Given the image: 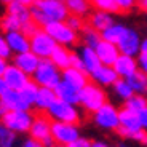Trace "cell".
I'll list each match as a JSON object with an SVG mask.
<instances>
[{"label": "cell", "instance_id": "5bb4252c", "mask_svg": "<svg viewBox=\"0 0 147 147\" xmlns=\"http://www.w3.org/2000/svg\"><path fill=\"white\" fill-rule=\"evenodd\" d=\"M5 38L8 42V47L13 51V55L30 51V37L22 30H11L5 34Z\"/></svg>", "mask_w": 147, "mask_h": 147}, {"label": "cell", "instance_id": "6da1fadb", "mask_svg": "<svg viewBox=\"0 0 147 147\" xmlns=\"http://www.w3.org/2000/svg\"><path fill=\"white\" fill-rule=\"evenodd\" d=\"M32 19L38 27H47L51 22L66 21L69 16L64 0H35L30 5Z\"/></svg>", "mask_w": 147, "mask_h": 147}, {"label": "cell", "instance_id": "e0dca14e", "mask_svg": "<svg viewBox=\"0 0 147 147\" xmlns=\"http://www.w3.org/2000/svg\"><path fill=\"white\" fill-rule=\"evenodd\" d=\"M112 67L115 69V72L118 74L120 78H129L139 70L136 56H129V55H120Z\"/></svg>", "mask_w": 147, "mask_h": 147}, {"label": "cell", "instance_id": "ab89813d", "mask_svg": "<svg viewBox=\"0 0 147 147\" xmlns=\"http://www.w3.org/2000/svg\"><path fill=\"white\" fill-rule=\"evenodd\" d=\"M67 147H93V141L88 139V138L80 136L77 141H74L72 144H69Z\"/></svg>", "mask_w": 147, "mask_h": 147}, {"label": "cell", "instance_id": "d590c367", "mask_svg": "<svg viewBox=\"0 0 147 147\" xmlns=\"http://www.w3.org/2000/svg\"><path fill=\"white\" fill-rule=\"evenodd\" d=\"M66 22L69 24L70 27H72L75 32L80 34L82 30L85 29V26H86V19L85 18H80V16H74V15H69L66 19Z\"/></svg>", "mask_w": 147, "mask_h": 147}, {"label": "cell", "instance_id": "f546056e", "mask_svg": "<svg viewBox=\"0 0 147 147\" xmlns=\"http://www.w3.org/2000/svg\"><path fill=\"white\" fill-rule=\"evenodd\" d=\"M125 29H126V26L123 24V22L115 21L114 24H110V26L107 27L106 30H102V32H101V35H102V40L112 42V43H117L118 38L121 37V34L125 32Z\"/></svg>", "mask_w": 147, "mask_h": 147}, {"label": "cell", "instance_id": "7bdbcfd3", "mask_svg": "<svg viewBox=\"0 0 147 147\" xmlns=\"http://www.w3.org/2000/svg\"><path fill=\"white\" fill-rule=\"evenodd\" d=\"M70 67H75V69L85 70L83 61H82V58H80V55H78V53H72V66H70Z\"/></svg>", "mask_w": 147, "mask_h": 147}, {"label": "cell", "instance_id": "7c38bea8", "mask_svg": "<svg viewBox=\"0 0 147 147\" xmlns=\"http://www.w3.org/2000/svg\"><path fill=\"white\" fill-rule=\"evenodd\" d=\"M139 129H142V126H141L138 112H133V110L126 109V107H121L120 109V126L117 129L118 136L131 139V136L134 133H138Z\"/></svg>", "mask_w": 147, "mask_h": 147}, {"label": "cell", "instance_id": "30bf717a", "mask_svg": "<svg viewBox=\"0 0 147 147\" xmlns=\"http://www.w3.org/2000/svg\"><path fill=\"white\" fill-rule=\"evenodd\" d=\"M82 136L80 126L72 123H63V121H53L51 123V138L59 146H69L74 141Z\"/></svg>", "mask_w": 147, "mask_h": 147}, {"label": "cell", "instance_id": "d6a6232c", "mask_svg": "<svg viewBox=\"0 0 147 147\" xmlns=\"http://www.w3.org/2000/svg\"><path fill=\"white\" fill-rule=\"evenodd\" d=\"M18 134L8 129L3 123H0V147H15Z\"/></svg>", "mask_w": 147, "mask_h": 147}, {"label": "cell", "instance_id": "ac0fdd59", "mask_svg": "<svg viewBox=\"0 0 147 147\" xmlns=\"http://www.w3.org/2000/svg\"><path fill=\"white\" fill-rule=\"evenodd\" d=\"M0 101L3 102V106L7 110H34L32 106L22 98L21 91H18V90L10 88L2 98H0Z\"/></svg>", "mask_w": 147, "mask_h": 147}, {"label": "cell", "instance_id": "6f0895ef", "mask_svg": "<svg viewBox=\"0 0 147 147\" xmlns=\"http://www.w3.org/2000/svg\"><path fill=\"white\" fill-rule=\"evenodd\" d=\"M146 15H147V11H146Z\"/></svg>", "mask_w": 147, "mask_h": 147}, {"label": "cell", "instance_id": "ee69618b", "mask_svg": "<svg viewBox=\"0 0 147 147\" xmlns=\"http://www.w3.org/2000/svg\"><path fill=\"white\" fill-rule=\"evenodd\" d=\"M37 29H38V26H37V24H35V22H34V21H30V22H27V24H26V26H24V27H22V32H24V34H27V35H34V34H35L37 32Z\"/></svg>", "mask_w": 147, "mask_h": 147}, {"label": "cell", "instance_id": "1f68e13d", "mask_svg": "<svg viewBox=\"0 0 147 147\" xmlns=\"http://www.w3.org/2000/svg\"><path fill=\"white\" fill-rule=\"evenodd\" d=\"M123 107L133 110V112H139V110H142V109H146V107H147V96L133 94L128 101L123 102Z\"/></svg>", "mask_w": 147, "mask_h": 147}, {"label": "cell", "instance_id": "680465c9", "mask_svg": "<svg viewBox=\"0 0 147 147\" xmlns=\"http://www.w3.org/2000/svg\"><path fill=\"white\" fill-rule=\"evenodd\" d=\"M118 147H120V146H118Z\"/></svg>", "mask_w": 147, "mask_h": 147}, {"label": "cell", "instance_id": "603a6c76", "mask_svg": "<svg viewBox=\"0 0 147 147\" xmlns=\"http://www.w3.org/2000/svg\"><path fill=\"white\" fill-rule=\"evenodd\" d=\"M78 55H80L82 61H83L85 72L88 74V75H91L98 67L102 66V63L99 61V56H98V53H96L94 48H90V47L82 45L80 50H78Z\"/></svg>", "mask_w": 147, "mask_h": 147}, {"label": "cell", "instance_id": "ffe728a7", "mask_svg": "<svg viewBox=\"0 0 147 147\" xmlns=\"http://www.w3.org/2000/svg\"><path fill=\"white\" fill-rule=\"evenodd\" d=\"M5 13H8V15H11L15 19H18L19 24H21V29L26 26L27 22L34 21L30 7H27L24 3H19V2H11V3L5 5Z\"/></svg>", "mask_w": 147, "mask_h": 147}, {"label": "cell", "instance_id": "9a60e30c", "mask_svg": "<svg viewBox=\"0 0 147 147\" xmlns=\"http://www.w3.org/2000/svg\"><path fill=\"white\" fill-rule=\"evenodd\" d=\"M118 78L120 77H118V74L115 72L114 67L112 66H104V64L99 66L91 75H90V80H91L93 83L102 86V88H110Z\"/></svg>", "mask_w": 147, "mask_h": 147}, {"label": "cell", "instance_id": "d4e9b609", "mask_svg": "<svg viewBox=\"0 0 147 147\" xmlns=\"http://www.w3.org/2000/svg\"><path fill=\"white\" fill-rule=\"evenodd\" d=\"M56 99H58V96H56L55 90L40 86L38 94H37V99H35V102H34V109L38 110V112H45V114H47V110L51 107V104L55 102Z\"/></svg>", "mask_w": 147, "mask_h": 147}, {"label": "cell", "instance_id": "4dcf8cb0", "mask_svg": "<svg viewBox=\"0 0 147 147\" xmlns=\"http://www.w3.org/2000/svg\"><path fill=\"white\" fill-rule=\"evenodd\" d=\"M129 82V85L133 86L134 90V94H142V96H147V74L138 70L133 77L126 78Z\"/></svg>", "mask_w": 147, "mask_h": 147}, {"label": "cell", "instance_id": "8fae6325", "mask_svg": "<svg viewBox=\"0 0 147 147\" xmlns=\"http://www.w3.org/2000/svg\"><path fill=\"white\" fill-rule=\"evenodd\" d=\"M141 43H142V37L134 27L126 26L125 32L121 34L118 38L117 47L121 55H129V56H138L141 53Z\"/></svg>", "mask_w": 147, "mask_h": 147}, {"label": "cell", "instance_id": "7a4b0ae2", "mask_svg": "<svg viewBox=\"0 0 147 147\" xmlns=\"http://www.w3.org/2000/svg\"><path fill=\"white\" fill-rule=\"evenodd\" d=\"M47 115L53 121L80 125L82 120H83V109L78 104H70L63 99H56L51 104V107L47 110Z\"/></svg>", "mask_w": 147, "mask_h": 147}, {"label": "cell", "instance_id": "f5cc1de1", "mask_svg": "<svg viewBox=\"0 0 147 147\" xmlns=\"http://www.w3.org/2000/svg\"><path fill=\"white\" fill-rule=\"evenodd\" d=\"M11 2H15V0H0V3H3V5H8Z\"/></svg>", "mask_w": 147, "mask_h": 147}, {"label": "cell", "instance_id": "52a82bcc", "mask_svg": "<svg viewBox=\"0 0 147 147\" xmlns=\"http://www.w3.org/2000/svg\"><path fill=\"white\" fill-rule=\"evenodd\" d=\"M50 35L56 40V43L66 48H72L80 42V34L75 32L72 27L67 24L66 21H59V22H51L47 27H43Z\"/></svg>", "mask_w": 147, "mask_h": 147}, {"label": "cell", "instance_id": "681fc988", "mask_svg": "<svg viewBox=\"0 0 147 147\" xmlns=\"http://www.w3.org/2000/svg\"><path fill=\"white\" fill-rule=\"evenodd\" d=\"M141 53H147V35L142 38V43H141Z\"/></svg>", "mask_w": 147, "mask_h": 147}, {"label": "cell", "instance_id": "db71d44e", "mask_svg": "<svg viewBox=\"0 0 147 147\" xmlns=\"http://www.w3.org/2000/svg\"><path fill=\"white\" fill-rule=\"evenodd\" d=\"M53 147H66V146H59V144H55Z\"/></svg>", "mask_w": 147, "mask_h": 147}, {"label": "cell", "instance_id": "f1b7e54d", "mask_svg": "<svg viewBox=\"0 0 147 147\" xmlns=\"http://www.w3.org/2000/svg\"><path fill=\"white\" fill-rule=\"evenodd\" d=\"M102 40V35H101L99 30L93 29L91 26H85V29L80 32V42L82 45H85V47H90V48H96L98 45H99V42Z\"/></svg>", "mask_w": 147, "mask_h": 147}, {"label": "cell", "instance_id": "83f0119b", "mask_svg": "<svg viewBox=\"0 0 147 147\" xmlns=\"http://www.w3.org/2000/svg\"><path fill=\"white\" fill-rule=\"evenodd\" d=\"M110 88H112V93H114L120 101H123V102L128 101L129 98L134 94V90H133V86L129 85V82L126 80V78H118Z\"/></svg>", "mask_w": 147, "mask_h": 147}, {"label": "cell", "instance_id": "8992f818", "mask_svg": "<svg viewBox=\"0 0 147 147\" xmlns=\"http://www.w3.org/2000/svg\"><path fill=\"white\" fill-rule=\"evenodd\" d=\"M93 123L102 131H117L120 126V109L112 102H106L93 114Z\"/></svg>", "mask_w": 147, "mask_h": 147}, {"label": "cell", "instance_id": "f907efd6", "mask_svg": "<svg viewBox=\"0 0 147 147\" xmlns=\"http://www.w3.org/2000/svg\"><path fill=\"white\" fill-rule=\"evenodd\" d=\"M5 112H7V109H5L3 102L0 101V123H2V117H3V115H5Z\"/></svg>", "mask_w": 147, "mask_h": 147}, {"label": "cell", "instance_id": "8d00e7d4", "mask_svg": "<svg viewBox=\"0 0 147 147\" xmlns=\"http://www.w3.org/2000/svg\"><path fill=\"white\" fill-rule=\"evenodd\" d=\"M0 58H5L10 61L11 58H13V51L10 50V47H8V42L7 38H5V34L0 30Z\"/></svg>", "mask_w": 147, "mask_h": 147}, {"label": "cell", "instance_id": "f35d334b", "mask_svg": "<svg viewBox=\"0 0 147 147\" xmlns=\"http://www.w3.org/2000/svg\"><path fill=\"white\" fill-rule=\"evenodd\" d=\"M129 141H134V142L141 144V146H146L147 147V129H139L138 133H134L131 136V139Z\"/></svg>", "mask_w": 147, "mask_h": 147}, {"label": "cell", "instance_id": "e575fe53", "mask_svg": "<svg viewBox=\"0 0 147 147\" xmlns=\"http://www.w3.org/2000/svg\"><path fill=\"white\" fill-rule=\"evenodd\" d=\"M93 7L96 8V10H102V11H107V13H120L118 11V7L115 5L114 0H98V2H94L93 3Z\"/></svg>", "mask_w": 147, "mask_h": 147}, {"label": "cell", "instance_id": "44dd1931", "mask_svg": "<svg viewBox=\"0 0 147 147\" xmlns=\"http://www.w3.org/2000/svg\"><path fill=\"white\" fill-rule=\"evenodd\" d=\"M63 80L70 83L72 86H75L77 90H83L86 85L90 83V75L85 70L75 69V67H67V69L63 70Z\"/></svg>", "mask_w": 147, "mask_h": 147}, {"label": "cell", "instance_id": "11a10c76", "mask_svg": "<svg viewBox=\"0 0 147 147\" xmlns=\"http://www.w3.org/2000/svg\"><path fill=\"white\" fill-rule=\"evenodd\" d=\"M91 2H93V3H94V2H98V0H91Z\"/></svg>", "mask_w": 147, "mask_h": 147}, {"label": "cell", "instance_id": "9c48e42d", "mask_svg": "<svg viewBox=\"0 0 147 147\" xmlns=\"http://www.w3.org/2000/svg\"><path fill=\"white\" fill-rule=\"evenodd\" d=\"M58 48V43L43 27H38L34 35H30V51H34L40 59L51 58L53 51Z\"/></svg>", "mask_w": 147, "mask_h": 147}, {"label": "cell", "instance_id": "4316f807", "mask_svg": "<svg viewBox=\"0 0 147 147\" xmlns=\"http://www.w3.org/2000/svg\"><path fill=\"white\" fill-rule=\"evenodd\" d=\"M72 53L74 51H70L69 48L58 45V48L53 51V55H51L50 59H51L61 70H64V69H67V67L72 66Z\"/></svg>", "mask_w": 147, "mask_h": 147}, {"label": "cell", "instance_id": "f6af8a7d", "mask_svg": "<svg viewBox=\"0 0 147 147\" xmlns=\"http://www.w3.org/2000/svg\"><path fill=\"white\" fill-rule=\"evenodd\" d=\"M138 117H139V121H141V126H142L144 129H147V107L142 110H139L138 112Z\"/></svg>", "mask_w": 147, "mask_h": 147}, {"label": "cell", "instance_id": "cb8c5ba5", "mask_svg": "<svg viewBox=\"0 0 147 147\" xmlns=\"http://www.w3.org/2000/svg\"><path fill=\"white\" fill-rule=\"evenodd\" d=\"M55 93L58 96V99H63L66 102L70 104H78L80 106V90H77L75 86H72L70 83L61 80V83L55 88Z\"/></svg>", "mask_w": 147, "mask_h": 147}, {"label": "cell", "instance_id": "7dc6e473", "mask_svg": "<svg viewBox=\"0 0 147 147\" xmlns=\"http://www.w3.org/2000/svg\"><path fill=\"white\" fill-rule=\"evenodd\" d=\"M8 90H10V88H8V85H7V82H5V78L0 77V98H2V96H3Z\"/></svg>", "mask_w": 147, "mask_h": 147}, {"label": "cell", "instance_id": "60d3db41", "mask_svg": "<svg viewBox=\"0 0 147 147\" xmlns=\"http://www.w3.org/2000/svg\"><path fill=\"white\" fill-rule=\"evenodd\" d=\"M136 59H138V67H139V70L147 74V53H139L136 56Z\"/></svg>", "mask_w": 147, "mask_h": 147}, {"label": "cell", "instance_id": "ba28073f", "mask_svg": "<svg viewBox=\"0 0 147 147\" xmlns=\"http://www.w3.org/2000/svg\"><path fill=\"white\" fill-rule=\"evenodd\" d=\"M51 123H53V120L45 112L35 114L34 123H32L30 131H29V136L37 139V141H40L43 144V147H53L56 142L51 138Z\"/></svg>", "mask_w": 147, "mask_h": 147}, {"label": "cell", "instance_id": "d6986e66", "mask_svg": "<svg viewBox=\"0 0 147 147\" xmlns=\"http://www.w3.org/2000/svg\"><path fill=\"white\" fill-rule=\"evenodd\" d=\"M94 50L98 53V56H99V61L104 66H114L117 58L121 55L117 43H112V42H107V40H101L99 45Z\"/></svg>", "mask_w": 147, "mask_h": 147}, {"label": "cell", "instance_id": "836d02e7", "mask_svg": "<svg viewBox=\"0 0 147 147\" xmlns=\"http://www.w3.org/2000/svg\"><path fill=\"white\" fill-rule=\"evenodd\" d=\"M38 90H40V86H38L34 80H30L24 88L19 90L21 94H22V98H24V99L32 106V109H34V102H35V99H37V94H38Z\"/></svg>", "mask_w": 147, "mask_h": 147}, {"label": "cell", "instance_id": "9f6ffc18", "mask_svg": "<svg viewBox=\"0 0 147 147\" xmlns=\"http://www.w3.org/2000/svg\"><path fill=\"white\" fill-rule=\"evenodd\" d=\"M120 147H126V146H120Z\"/></svg>", "mask_w": 147, "mask_h": 147}, {"label": "cell", "instance_id": "484cf974", "mask_svg": "<svg viewBox=\"0 0 147 147\" xmlns=\"http://www.w3.org/2000/svg\"><path fill=\"white\" fill-rule=\"evenodd\" d=\"M64 3L67 7L69 15L74 16H80V18H88L93 8V2L91 0H64Z\"/></svg>", "mask_w": 147, "mask_h": 147}, {"label": "cell", "instance_id": "bcb514c9", "mask_svg": "<svg viewBox=\"0 0 147 147\" xmlns=\"http://www.w3.org/2000/svg\"><path fill=\"white\" fill-rule=\"evenodd\" d=\"M8 66H10V63H8V59L0 58V77H3V75H5V72H7Z\"/></svg>", "mask_w": 147, "mask_h": 147}, {"label": "cell", "instance_id": "5b68a950", "mask_svg": "<svg viewBox=\"0 0 147 147\" xmlns=\"http://www.w3.org/2000/svg\"><path fill=\"white\" fill-rule=\"evenodd\" d=\"M34 118V110H7L2 117V123L16 134H29Z\"/></svg>", "mask_w": 147, "mask_h": 147}, {"label": "cell", "instance_id": "c3c4849f", "mask_svg": "<svg viewBox=\"0 0 147 147\" xmlns=\"http://www.w3.org/2000/svg\"><path fill=\"white\" fill-rule=\"evenodd\" d=\"M93 147H110V146L106 142V141L98 139V141H93Z\"/></svg>", "mask_w": 147, "mask_h": 147}, {"label": "cell", "instance_id": "4fadbf2b", "mask_svg": "<svg viewBox=\"0 0 147 147\" xmlns=\"http://www.w3.org/2000/svg\"><path fill=\"white\" fill-rule=\"evenodd\" d=\"M3 78H5V82H7L8 88L18 90V91L22 90L30 80H32L30 75H27L26 72H22L19 67H16L15 64H11V63H10V66H8L7 72H5Z\"/></svg>", "mask_w": 147, "mask_h": 147}, {"label": "cell", "instance_id": "277c9868", "mask_svg": "<svg viewBox=\"0 0 147 147\" xmlns=\"http://www.w3.org/2000/svg\"><path fill=\"white\" fill-rule=\"evenodd\" d=\"M107 99H109V96L106 93V88L93 83V82H90L80 91V107L86 114L93 115L98 109H101L106 102H109Z\"/></svg>", "mask_w": 147, "mask_h": 147}, {"label": "cell", "instance_id": "b9f144b4", "mask_svg": "<svg viewBox=\"0 0 147 147\" xmlns=\"http://www.w3.org/2000/svg\"><path fill=\"white\" fill-rule=\"evenodd\" d=\"M21 147H43V144L40 142V141H37V139H34V138H26V139L22 141V144H21Z\"/></svg>", "mask_w": 147, "mask_h": 147}, {"label": "cell", "instance_id": "816d5d0a", "mask_svg": "<svg viewBox=\"0 0 147 147\" xmlns=\"http://www.w3.org/2000/svg\"><path fill=\"white\" fill-rule=\"evenodd\" d=\"M15 2H19V3H24V5H27V7H30L35 0H15Z\"/></svg>", "mask_w": 147, "mask_h": 147}, {"label": "cell", "instance_id": "2e32d148", "mask_svg": "<svg viewBox=\"0 0 147 147\" xmlns=\"http://www.w3.org/2000/svg\"><path fill=\"white\" fill-rule=\"evenodd\" d=\"M11 59H13L11 64H15L16 67H19L22 72H26L27 75H30V77L34 75V72L37 70V67H38V64H40V61H42L34 51H26V53H19V55H13Z\"/></svg>", "mask_w": 147, "mask_h": 147}, {"label": "cell", "instance_id": "7402d4cb", "mask_svg": "<svg viewBox=\"0 0 147 147\" xmlns=\"http://www.w3.org/2000/svg\"><path fill=\"white\" fill-rule=\"evenodd\" d=\"M114 22H115V19L112 16V13H107V11H102V10H93L90 13V16L86 18V24L91 26L93 29L99 30V32L106 30Z\"/></svg>", "mask_w": 147, "mask_h": 147}, {"label": "cell", "instance_id": "74e56055", "mask_svg": "<svg viewBox=\"0 0 147 147\" xmlns=\"http://www.w3.org/2000/svg\"><path fill=\"white\" fill-rule=\"evenodd\" d=\"M120 13H128L138 7V0H114Z\"/></svg>", "mask_w": 147, "mask_h": 147}, {"label": "cell", "instance_id": "3957f363", "mask_svg": "<svg viewBox=\"0 0 147 147\" xmlns=\"http://www.w3.org/2000/svg\"><path fill=\"white\" fill-rule=\"evenodd\" d=\"M32 80L35 82L38 86H43V88H51L55 90L61 80H63V70L59 69L51 59H42L37 70L34 72Z\"/></svg>", "mask_w": 147, "mask_h": 147}]
</instances>
